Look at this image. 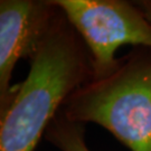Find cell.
Masks as SVG:
<instances>
[{"label": "cell", "instance_id": "277c9868", "mask_svg": "<svg viewBox=\"0 0 151 151\" xmlns=\"http://www.w3.org/2000/svg\"><path fill=\"white\" fill-rule=\"evenodd\" d=\"M60 12L54 0L0 1V113L14 96L17 62L34 57Z\"/></svg>", "mask_w": 151, "mask_h": 151}, {"label": "cell", "instance_id": "3957f363", "mask_svg": "<svg viewBox=\"0 0 151 151\" xmlns=\"http://www.w3.org/2000/svg\"><path fill=\"white\" fill-rule=\"evenodd\" d=\"M86 46L93 78L110 75L122 45L151 49V24L133 1L54 0Z\"/></svg>", "mask_w": 151, "mask_h": 151}, {"label": "cell", "instance_id": "8992f818", "mask_svg": "<svg viewBox=\"0 0 151 151\" xmlns=\"http://www.w3.org/2000/svg\"><path fill=\"white\" fill-rule=\"evenodd\" d=\"M133 2L142 11L147 20L151 24V0H139V1H133Z\"/></svg>", "mask_w": 151, "mask_h": 151}, {"label": "cell", "instance_id": "5b68a950", "mask_svg": "<svg viewBox=\"0 0 151 151\" xmlns=\"http://www.w3.org/2000/svg\"><path fill=\"white\" fill-rule=\"evenodd\" d=\"M45 137L60 151H90L83 124L67 120L60 111L48 125Z\"/></svg>", "mask_w": 151, "mask_h": 151}, {"label": "cell", "instance_id": "6da1fadb", "mask_svg": "<svg viewBox=\"0 0 151 151\" xmlns=\"http://www.w3.org/2000/svg\"><path fill=\"white\" fill-rule=\"evenodd\" d=\"M92 78L88 50L60 10L0 113V151H35L65 101Z\"/></svg>", "mask_w": 151, "mask_h": 151}, {"label": "cell", "instance_id": "7a4b0ae2", "mask_svg": "<svg viewBox=\"0 0 151 151\" xmlns=\"http://www.w3.org/2000/svg\"><path fill=\"white\" fill-rule=\"evenodd\" d=\"M60 111L72 122L101 125L130 151H151V49L132 50L110 75L78 87Z\"/></svg>", "mask_w": 151, "mask_h": 151}]
</instances>
